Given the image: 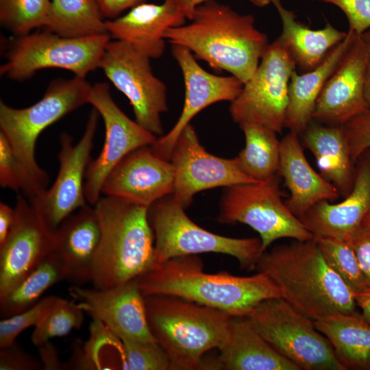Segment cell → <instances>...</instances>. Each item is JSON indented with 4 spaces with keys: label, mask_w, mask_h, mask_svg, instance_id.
<instances>
[{
    "label": "cell",
    "mask_w": 370,
    "mask_h": 370,
    "mask_svg": "<svg viewBox=\"0 0 370 370\" xmlns=\"http://www.w3.org/2000/svg\"><path fill=\"white\" fill-rule=\"evenodd\" d=\"M255 269L267 274L281 297L314 321L357 313L355 293L326 262L314 238L264 251Z\"/></svg>",
    "instance_id": "obj_1"
},
{
    "label": "cell",
    "mask_w": 370,
    "mask_h": 370,
    "mask_svg": "<svg viewBox=\"0 0 370 370\" xmlns=\"http://www.w3.org/2000/svg\"><path fill=\"white\" fill-rule=\"evenodd\" d=\"M136 280L144 296L173 295L232 317H246L262 301L281 297L279 288L267 274L242 277L205 273L196 255L155 264Z\"/></svg>",
    "instance_id": "obj_2"
},
{
    "label": "cell",
    "mask_w": 370,
    "mask_h": 370,
    "mask_svg": "<svg viewBox=\"0 0 370 370\" xmlns=\"http://www.w3.org/2000/svg\"><path fill=\"white\" fill-rule=\"evenodd\" d=\"M188 25L171 27L164 38L186 47L215 70L225 71L245 83L256 70L269 45L251 14H241L210 0L199 5Z\"/></svg>",
    "instance_id": "obj_3"
},
{
    "label": "cell",
    "mask_w": 370,
    "mask_h": 370,
    "mask_svg": "<svg viewBox=\"0 0 370 370\" xmlns=\"http://www.w3.org/2000/svg\"><path fill=\"white\" fill-rule=\"evenodd\" d=\"M94 206L101 230L92 267L94 288L121 286L151 269L155 239L149 208L106 195Z\"/></svg>",
    "instance_id": "obj_4"
},
{
    "label": "cell",
    "mask_w": 370,
    "mask_h": 370,
    "mask_svg": "<svg viewBox=\"0 0 370 370\" xmlns=\"http://www.w3.org/2000/svg\"><path fill=\"white\" fill-rule=\"evenodd\" d=\"M144 300L151 332L173 369H202L204 354L228 339L232 317L224 312L170 295Z\"/></svg>",
    "instance_id": "obj_5"
},
{
    "label": "cell",
    "mask_w": 370,
    "mask_h": 370,
    "mask_svg": "<svg viewBox=\"0 0 370 370\" xmlns=\"http://www.w3.org/2000/svg\"><path fill=\"white\" fill-rule=\"evenodd\" d=\"M91 88L85 77L58 78L50 82L42 99L29 107L14 108L0 101V132L42 191L49 177L36 160L38 137L49 125L88 103Z\"/></svg>",
    "instance_id": "obj_6"
},
{
    "label": "cell",
    "mask_w": 370,
    "mask_h": 370,
    "mask_svg": "<svg viewBox=\"0 0 370 370\" xmlns=\"http://www.w3.org/2000/svg\"><path fill=\"white\" fill-rule=\"evenodd\" d=\"M148 217L154 234L156 263L203 253L235 258L241 269L254 270L263 254L260 238H236L202 228L186 214L171 195L150 206Z\"/></svg>",
    "instance_id": "obj_7"
},
{
    "label": "cell",
    "mask_w": 370,
    "mask_h": 370,
    "mask_svg": "<svg viewBox=\"0 0 370 370\" xmlns=\"http://www.w3.org/2000/svg\"><path fill=\"white\" fill-rule=\"evenodd\" d=\"M108 34L82 38H66L45 29L14 36L0 66L1 75L23 82L38 71L62 69L85 77L99 68Z\"/></svg>",
    "instance_id": "obj_8"
},
{
    "label": "cell",
    "mask_w": 370,
    "mask_h": 370,
    "mask_svg": "<svg viewBox=\"0 0 370 370\" xmlns=\"http://www.w3.org/2000/svg\"><path fill=\"white\" fill-rule=\"evenodd\" d=\"M246 317L263 338L299 370H345L314 321L282 297L262 301Z\"/></svg>",
    "instance_id": "obj_9"
},
{
    "label": "cell",
    "mask_w": 370,
    "mask_h": 370,
    "mask_svg": "<svg viewBox=\"0 0 370 370\" xmlns=\"http://www.w3.org/2000/svg\"><path fill=\"white\" fill-rule=\"evenodd\" d=\"M218 219L221 223H241L251 227L260 235L263 253L280 238L305 241L314 238L282 200L277 175L227 187Z\"/></svg>",
    "instance_id": "obj_10"
},
{
    "label": "cell",
    "mask_w": 370,
    "mask_h": 370,
    "mask_svg": "<svg viewBox=\"0 0 370 370\" xmlns=\"http://www.w3.org/2000/svg\"><path fill=\"white\" fill-rule=\"evenodd\" d=\"M296 66L278 38L269 44L256 70L231 102L234 121L258 124L281 133L285 127L289 82Z\"/></svg>",
    "instance_id": "obj_11"
},
{
    "label": "cell",
    "mask_w": 370,
    "mask_h": 370,
    "mask_svg": "<svg viewBox=\"0 0 370 370\" xmlns=\"http://www.w3.org/2000/svg\"><path fill=\"white\" fill-rule=\"evenodd\" d=\"M151 58L132 45L110 40L101 58V68L130 101L136 121L155 136H162L160 114L167 110L166 88L153 72Z\"/></svg>",
    "instance_id": "obj_12"
},
{
    "label": "cell",
    "mask_w": 370,
    "mask_h": 370,
    "mask_svg": "<svg viewBox=\"0 0 370 370\" xmlns=\"http://www.w3.org/2000/svg\"><path fill=\"white\" fill-rule=\"evenodd\" d=\"M99 116L98 111L93 108L89 114L84 134L75 145L69 134H61L58 154L60 168L57 177L49 189L29 199L40 219L53 232L69 215L86 205L85 176L90 162Z\"/></svg>",
    "instance_id": "obj_13"
},
{
    "label": "cell",
    "mask_w": 370,
    "mask_h": 370,
    "mask_svg": "<svg viewBox=\"0 0 370 370\" xmlns=\"http://www.w3.org/2000/svg\"><path fill=\"white\" fill-rule=\"evenodd\" d=\"M88 103L98 111L105 125L103 148L99 156L89 163L85 176V197L95 205L101 197L106 179L117 164L132 151L152 145L158 138L118 107L106 83L92 86Z\"/></svg>",
    "instance_id": "obj_14"
},
{
    "label": "cell",
    "mask_w": 370,
    "mask_h": 370,
    "mask_svg": "<svg viewBox=\"0 0 370 370\" xmlns=\"http://www.w3.org/2000/svg\"><path fill=\"white\" fill-rule=\"evenodd\" d=\"M169 161L174 171L171 195L185 209L201 191L258 182L242 170L236 157L223 158L207 151L190 123L180 135Z\"/></svg>",
    "instance_id": "obj_15"
},
{
    "label": "cell",
    "mask_w": 370,
    "mask_h": 370,
    "mask_svg": "<svg viewBox=\"0 0 370 370\" xmlns=\"http://www.w3.org/2000/svg\"><path fill=\"white\" fill-rule=\"evenodd\" d=\"M79 306L121 341L157 342L149 326L144 295L136 279L108 289L74 285L69 289Z\"/></svg>",
    "instance_id": "obj_16"
},
{
    "label": "cell",
    "mask_w": 370,
    "mask_h": 370,
    "mask_svg": "<svg viewBox=\"0 0 370 370\" xmlns=\"http://www.w3.org/2000/svg\"><path fill=\"white\" fill-rule=\"evenodd\" d=\"M55 232L48 228L25 197L18 195L14 220L0 246V296L54 251Z\"/></svg>",
    "instance_id": "obj_17"
},
{
    "label": "cell",
    "mask_w": 370,
    "mask_h": 370,
    "mask_svg": "<svg viewBox=\"0 0 370 370\" xmlns=\"http://www.w3.org/2000/svg\"><path fill=\"white\" fill-rule=\"evenodd\" d=\"M171 51L184 77V106L172 129L150 146L156 155L168 160L180 135L192 119L211 104L223 101L232 102L240 94L244 84L233 75L219 76L206 71L184 47L172 45Z\"/></svg>",
    "instance_id": "obj_18"
},
{
    "label": "cell",
    "mask_w": 370,
    "mask_h": 370,
    "mask_svg": "<svg viewBox=\"0 0 370 370\" xmlns=\"http://www.w3.org/2000/svg\"><path fill=\"white\" fill-rule=\"evenodd\" d=\"M173 184L171 162L146 146L132 151L117 164L106 179L101 193L149 208L171 195Z\"/></svg>",
    "instance_id": "obj_19"
},
{
    "label": "cell",
    "mask_w": 370,
    "mask_h": 370,
    "mask_svg": "<svg viewBox=\"0 0 370 370\" xmlns=\"http://www.w3.org/2000/svg\"><path fill=\"white\" fill-rule=\"evenodd\" d=\"M367 47L356 35L317 101L312 115L316 123L341 125L366 110L365 76Z\"/></svg>",
    "instance_id": "obj_20"
},
{
    "label": "cell",
    "mask_w": 370,
    "mask_h": 370,
    "mask_svg": "<svg viewBox=\"0 0 370 370\" xmlns=\"http://www.w3.org/2000/svg\"><path fill=\"white\" fill-rule=\"evenodd\" d=\"M356 162L353 186L345 199L334 204L321 201L299 218L314 237L347 240L370 212V149Z\"/></svg>",
    "instance_id": "obj_21"
},
{
    "label": "cell",
    "mask_w": 370,
    "mask_h": 370,
    "mask_svg": "<svg viewBox=\"0 0 370 370\" xmlns=\"http://www.w3.org/2000/svg\"><path fill=\"white\" fill-rule=\"evenodd\" d=\"M186 18L178 0H163L161 4L140 3L121 17L106 21V27L112 38L132 45L150 58H158L165 48L164 32L184 25Z\"/></svg>",
    "instance_id": "obj_22"
},
{
    "label": "cell",
    "mask_w": 370,
    "mask_h": 370,
    "mask_svg": "<svg viewBox=\"0 0 370 370\" xmlns=\"http://www.w3.org/2000/svg\"><path fill=\"white\" fill-rule=\"evenodd\" d=\"M277 174L290 192L285 204L299 219L317 204L332 202L340 196L337 189L310 166L295 132L289 131L280 140Z\"/></svg>",
    "instance_id": "obj_23"
},
{
    "label": "cell",
    "mask_w": 370,
    "mask_h": 370,
    "mask_svg": "<svg viewBox=\"0 0 370 370\" xmlns=\"http://www.w3.org/2000/svg\"><path fill=\"white\" fill-rule=\"evenodd\" d=\"M54 232V251L68 270L67 280L77 285L91 282L92 264L101 236L95 208L86 205L79 208L65 218Z\"/></svg>",
    "instance_id": "obj_24"
},
{
    "label": "cell",
    "mask_w": 370,
    "mask_h": 370,
    "mask_svg": "<svg viewBox=\"0 0 370 370\" xmlns=\"http://www.w3.org/2000/svg\"><path fill=\"white\" fill-rule=\"evenodd\" d=\"M219 350L212 366L214 369L299 370L263 338L247 317H232L228 339Z\"/></svg>",
    "instance_id": "obj_25"
},
{
    "label": "cell",
    "mask_w": 370,
    "mask_h": 370,
    "mask_svg": "<svg viewBox=\"0 0 370 370\" xmlns=\"http://www.w3.org/2000/svg\"><path fill=\"white\" fill-rule=\"evenodd\" d=\"M356 34L348 30L345 39L335 46L311 71L291 75L284 127L300 135L312 121L317 101L327 80L336 69Z\"/></svg>",
    "instance_id": "obj_26"
},
{
    "label": "cell",
    "mask_w": 370,
    "mask_h": 370,
    "mask_svg": "<svg viewBox=\"0 0 370 370\" xmlns=\"http://www.w3.org/2000/svg\"><path fill=\"white\" fill-rule=\"evenodd\" d=\"M299 136L313 154L320 174L346 197L353 186L355 168L341 125L312 121Z\"/></svg>",
    "instance_id": "obj_27"
},
{
    "label": "cell",
    "mask_w": 370,
    "mask_h": 370,
    "mask_svg": "<svg viewBox=\"0 0 370 370\" xmlns=\"http://www.w3.org/2000/svg\"><path fill=\"white\" fill-rule=\"evenodd\" d=\"M272 3L282 24L278 39L304 73L317 67L347 36V32L336 29L329 23L322 29H312L299 22L294 12L284 7L280 0H273Z\"/></svg>",
    "instance_id": "obj_28"
},
{
    "label": "cell",
    "mask_w": 370,
    "mask_h": 370,
    "mask_svg": "<svg viewBox=\"0 0 370 370\" xmlns=\"http://www.w3.org/2000/svg\"><path fill=\"white\" fill-rule=\"evenodd\" d=\"M314 323L345 370H370V323L362 315L336 314Z\"/></svg>",
    "instance_id": "obj_29"
},
{
    "label": "cell",
    "mask_w": 370,
    "mask_h": 370,
    "mask_svg": "<svg viewBox=\"0 0 370 370\" xmlns=\"http://www.w3.org/2000/svg\"><path fill=\"white\" fill-rule=\"evenodd\" d=\"M68 275L62 259L52 251L8 293L0 296L1 317H9L32 307L49 288L67 280Z\"/></svg>",
    "instance_id": "obj_30"
},
{
    "label": "cell",
    "mask_w": 370,
    "mask_h": 370,
    "mask_svg": "<svg viewBox=\"0 0 370 370\" xmlns=\"http://www.w3.org/2000/svg\"><path fill=\"white\" fill-rule=\"evenodd\" d=\"M103 18L95 0H52L45 29L66 38L106 34Z\"/></svg>",
    "instance_id": "obj_31"
},
{
    "label": "cell",
    "mask_w": 370,
    "mask_h": 370,
    "mask_svg": "<svg viewBox=\"0 0 370 370\" xmlns=\"http://www.w3.org/2000/svg\"><path fill=\"white\" fill-rule=\"evenodd\" d=\"M245 145L236 158L242 170L254 180L260 182L277 175L280 140L273 130L255 123L239 125Z\"/></svg>",
    "instance_id": "obj_32"
},
{
    "label": "cell",
    "mask_w": 370,
    "mask_h": 370,
    "mask_svg": "<svg viewBox=\"0 0 370 370\" xmlns=\"http://www.w3.org/2000/svg\"><path fill=\"white\" fill-rule=\"evenodd\" d=\"M314 238L326 262L356 295L370 291L348 240L329 236Z\"/></svg>",
    "instance_id": "obj_33"
},
{
    "label": "cell",
    "mask_w": 370,
    "mask_h": 370,
    "mask_svg": "<svg viewBox=\"0 0 370 370\" xmlns=\"http://www.w3.org/2000/svg\"><path fill=\"white\" fill-rule=\"evenodd\" d=\"M84 312L77 303L58 297L34 326L32 342L40 347L53 338L64 336L72 330L79 328Z\"/></svg>",
    "instance_id": "obj_34"
},
{
    "label": "cell",
    "mask_w": 370,
    "mask_h": 370,
    "mask_svg": "<svg viewBox=\"0 0 370 370\" xmlns=\"http://www.w3.org/2000/svg\"><path fill=\"white\" fill-rule=\"evenodd\" d=\"M51 8L50 0H0L1 25L14 36L45 27Z\"/></svg>",
    "instance_id": "obj_35"
},
{
    "label": "cell",
    "mask_w": 370,
    "mask_h": 370,
    "mask_svg": "<svg viewBox=\"0 0 370 370\" xmlns=\"http://www.w3.org/2000/svg\"><path fill=\"white\" fill-rule=\"evenodd\" d=\"M0 185L14 190H22L29 199L42 193L14 151L5 136L0 132Z\"/></svg>",
    "instance_id": "obj_36"
},
{
    "label": "cell",
    "mask_w": 370,
    "mask_h": 370,
    "mask_svg": "<svg viewBox=\"0 0 370 370\" xmlns=\"http://www.w3.org/2000/svg\"><path fill=\"white\" fill-rule=\"evenodd\" d=\"M121 342L123 369H173L166 353L158 342Z\"/></svg>",
    "instance_id": "obj_37"
},
{
    "label": "cell",
    "mask_w": 370,
    "mask_h": 370,
    "mask_svg": "<svg viewBox=\"0 0 370 370\" xmlns=\"http://www.w3.org/2000/svg\"><path fill=\"white\" fill-rule=\"evenodd\" d=\"M58 297L54 295L43 297L24 311L2 319L0 321V347L12 345L23 331L30 326H35Z\"/></svg>",
    "instance_id": "obj_38"
},
{
    "label": "cell",
    "mask_w": 370,
    "mask_h": 370,
    "mask_svg": "<svg viewBox=\"0 0 370 370\" xmlns=\"http://www.w3.org/2000/svg\"><path fill=\"white\" fill-rule=\"evenodd\" d=\"M341 125L351 158L355 162L365 151L370 149V109L367 108Z\"/></svg>",
    "instance_id": "obj_39"
},
{
    "label": "cell",
    "mask_w": 370,
    "mask_h": 370,
    "mask_svg": "<svg viewBox=\"0 0 370 370\" xmlns=\"http://www.w3.org/2000/svg\"><path fill=\"white\" fill-rule=\"evenodd\" d=\"M331 3L347 16L349 30L362 35L370 28V0H314Z\"/></svg>",
    "instance_id": "obj_40"
},
{
    "label": "cell",
    "mask_w": 370,
    "mask_h": 370,
    "mask_svg": "<svg viewBox=\"0 0 370 370\" xmlns=\"http://www.w3.org/2000/svg\"><path fill=\"white\" fill-rule=\"evenodd\" d=\"M42 369L40 361L22 349L15 342L1 348V370H38Z\"/></svg>",
    "instance_id": "obj_41"
},
{
    "label": "cell",
    "mask_w": 370,
    "mask_h": 370,
    "mask_svg": "<svg viewBox=\"0 0 370 370\" xmlns=\"http://www.w3.org/2000/svg\"><path fill=\"white\" fill-rule=\"evenodd\" d=\"M347 240L370 288V230L361 225Z\"/></svg>",
    "instance_id": "obj_42"
},
{
    "label": "cell",
    "mask_w": 370,
    "mask_h": 370,
    "mask_svg": "<svg viewBox=\"0 0 370 370\" xmlns=\"http://www.w3.org/2000/svg\"><path fill=\"white\" fill-rule=\"evenodd\" d=\"M146 0H95L104 18H116L123 11L145 3Z\"/></svg>",
    "instance_id": "obj_43"
},
{
    "label": "cell",
    "mask_w": 370,
    "mask_h": 370,
    "mask_svg": "<svg viewBox=\"0 0 370 370\" xmlns=\"http://www.w3.org/2000/svg\"><path fill=\"white\" fill-rule=\"evenodd\" d=\"M38 347L42 369H69L68 365L62 363L60 360L58 349L50 341L45 343Z\"/></svg>",
    "instance_id": "obj_44"
},
{
    "label": "cell",
    "mask_w": 370,
    "mask_h": 370,
    "mask_svg": "<svg viewBox=\"0 0 370 370\" xmlns=\"http://www.w3.org/2000/svg\"><path fill=\"white\" fill-rule=\"evenodd\" d=\"M14 216V208L3 202L0 203V246L2 245L10 232Z\"/></svg>",
    "instance_id": "obj_45"
},
{
    "label": "cell",
    "mask_w": 370,
    "mask_h": 370,
    "mask_svg": "<svg viewBox=\"0 0 370 370\" xmlns=\"http://www.w3.org/2000/svg\"><path fill=\"white\" fill-rule=\"evenodd\" d=\"M210 0H178L180 4L183 8L187 18L191 20L194 16L196 8ZM251 3L258 7H264L272 3L273 0H249Z\"/></svg>",
    "instance_id": "obj_46"
},
{
    "label": "cell",
    "mask_w": 370,
    "mask_h": 370,
    "mask_svg": "<svg viewBox=\"0 0 370 370\" xmlns=\"http://www.w3.org/2000/svg\"><path fill=\"white\" fill-rule=\"evenodd\" d=\"M367 47V59L365 68V99L367 108L370 109V31H367L362 34Z\"/></svg>",
    "instance_id": "obj_47"
},
{
    "label": "cell",
    "mask_w": 370,
    "mask_h": 370,
    "mask_svg": "<svg viewBox=\"0 0 370 370\" xmlns=\"http://www.w3.org/2000/svg\"><path fill=\"white\" fill-rule=\"evenodd\" d=\"M356 301L362 312L363 318L370 323V291L366 293L356 295Z\"/></svg>",
    "instance_id": "obj_48"
},
{
    "label": "cell",
    "mask_w": 370,
    "mask_h": 370,
    "mask_svg": "<svg viewBox=\"0 0 370 370\" xmlns=\"http://www.w3.org/2000/svg\"><path fill=\"white\" fill-rule=\"evenodd\" d=\"M362 225L370 230V212L364 219Z\"/></svg>",
    "instance_id": "obj_49"
}]
</instances>
